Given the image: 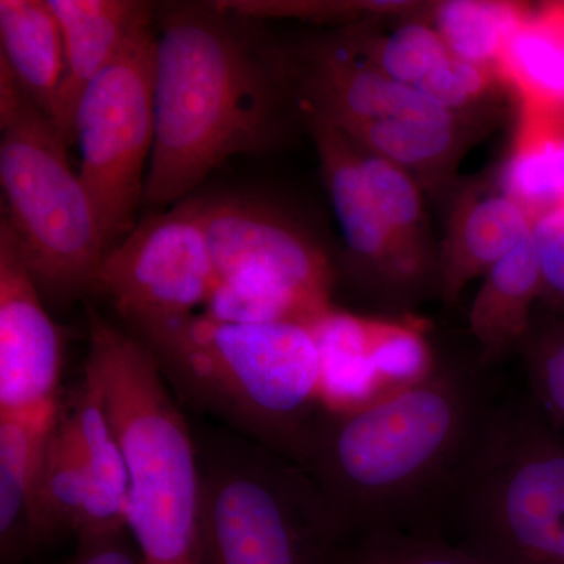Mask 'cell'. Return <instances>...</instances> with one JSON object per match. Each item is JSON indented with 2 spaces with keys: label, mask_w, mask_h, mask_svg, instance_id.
I'll list each match as a JSON object with an SVG mask.
<instances>
[{
  "label": "cell",
  "mask_w": 564,
  "mask_h": 564,
  "mask_svg": "<svg viewBox=\"0 0 564 564\" xmlns=\"http://www.w3.org/2000/svg\"><path fill=\"white\" fill-rule=\"evenodd\" d=\"M532 237L543 280L541 299L564 306V204L534 218Z\"/></svg>",
  "instance_id": "83f0119b"
},
{
  "label": "cell",
  "mask_w": 564,
  "mask_h": 564,
  "mask_svg": "<svg viewBox=\"0 0 564 564\" xmlns=\"http://www.w3.org/2000/svg\"><path fill=\"white\" fill-rule=\"evenodd\" d=\"M321 155L322 173L334 214L356 265V278L378 306L400 314L436 289L440 265L411 250L367 187L358 144L343 131L304 115Z\"/></svg>",
  "instance_id": "7c38bea8"
},
{
  "label": "cell",
  "mask_w": 564,
  "mask_h": 564,
  "mask_svg": "<svg viewBox=\"0 0 564 564\" xmlns=\"http://www.w3.org/2000/svg\"><path fill=\"white\" fill-rule=\"evenodd\" d=\"M68 147L0 61V184L22 258L52 302L93 291L107 248Z\"/></svg>",
  "instance_id": "52a82bcc"
},
{
  "label": "cell",
  "mask_w": 564,
  "mask_h": 564,
  "mask_svg": "<svg viewBox=\"0 0 564 564\" xmlns=\"http://www.w3.org/2000/svg\"><path fill=\"white\" fill-rule=\"evenodd\" d=\"M61 22L65 70L58 90L55 128L76 143L77 107L91 82L117 61L152 7L137 0H50Z\"/></svg>",
  "instance_id": "5bb4252c"
},
{
  "label": "cell",
  "mask_w": 564,
  "mask_h": 564,
  "mask_svg": "<svg viewBox=\"0 0 564 564\" xmlns=\"http://www.w3.org/2000/svg\"><path fill=\"white\" fill-rule=\"evenodd\" d=\"M436 536L486 564H564V444L511 383Z\"/></svg>",
  "instance_id": "5b68a950"
},
{
  "label": "cell",
  "mask_w": 564,
  "mask_h": 564,
  "mask_svg": "<svg viewBox=\"0 0 564 564\" xmlns=\"http://www.w3.org/2000/svg\"><path fill=\"white\" fill-rule=\"evenodd\" d=\"M288 73L303 115L406 172H437L459 143L455 113L391 79L345 36L307 47L299 62L288 63Z\"/></svg>",
  "instance_id": "9c48e42d"
},
{
  "label": "cell",
  "mask_w": 564,
  "mask_h": 564,
  "mask_svg": "<svg viewBox=\"0 0 564 564\" xmlns=\"http://www.w3.org/2000/svg\"><path fill=\"white\" fill-rule=\"evenodd\" d=\"M524 388L552 432L564 444V318H532L518 350Z\"/></svg>",
  "instance_id": "cb8c5ba5"
},
{
  "label": "cell",
  "mask_w": 564,
  "mask_h": 564,
  "mask_svg": "<svg viewBox=\"0 0 564 564\" xmlns=\"http://www.w3.org/2000/svg\"><path fill=\"white\" fill-rule=\"evenodd\" d=\"M563 6H564V2H563Z\"/></svg>",
  "instance_id": "f546056e"
},
{
  "label": "cell",
  "mask_w": 564,
  "mask_h": 564,
  "mask_svg": "<svg viewBox=\"0 0 564 564\" xmlns=\"http://www.w3.org/2000/svg\"><path fill=\"white\" fill-rule=\"evenodd\" d=\"M529 13L518 3L452 0L437 7L436 31L456 57L499 76L507 41Z\"/></svg>",
  "instance_id": "603a6c76"
},
{
  "label": "cell",
  "mask_w": 564,
  "mask_h": 564,
  "mask_svg": "<svg viewBox=\"0 0 564 564\" xmlns=\"http://www.w3.org/2000/svg\"><path fill=\"white\" fill-rule=\"evenodd\" d=\"M0 61L54 122L65 50L61 22L50 0H0Z\"/></svg>",
  "instance_id": "d6986e66"
},
{
  "label": "cell",
  "mask_w": 564,
  "mask_h": 564,
  "mask_svg": "<svg viewBox=\"0 0 564 564\" xmlns=\"http://www.w3.org/2000/svg\"><path fill=\"white\" fill-rule=\"evenodd\" d=\"M532 232L527 212L507 193L474 196L452 223L440 261V295L456 302L474 278L486 274Z\"/></svg>",
  "instance_id": "e0dca14e"
},
{
  "label": "cell",
  "mask_w": 564,
  "mask_h": 564,
  "mask_svg": "<svg viewBox=\"0 0 564 564\" xmlns=\"http://www.w3.org/2000/svg\"><path fill=\"white\" fill-rule=\"evenodd\" d=\"M345 39L362 51L391 79L413 90L452 52L436 29L417 22L397 29L384 40L370 41L358 33H348Z\"/></svg>",
  "instance_id": "4316f807"
},
{
  "label": "cell",
  "mask_w": 564,
  "mask_h": 564,
  "mask_svg": "<svg viewBox=\"0 0 564 564\" xmlns=\"http://www.w3.org/2000/svg\"><path fill=\"white\" fill-rule=\"evenodd\" d=\"M196 199L218 278L204 314L313 325L333 310L332 263L299 223L247 196Z\"/></svg>",
  "instance_id": "ba28073f"
},
{
  "label": "cell",
  "mask_w": 564,
  "mask_h": 564,
  "mask_svg": "<svg viewBox=\"0 0 564 564\" xmlns=\"http://www.w3.org/2000/svg\"><path fill=\"white\" fill-rule=\"evenodd\" d=\"M152 14L140 22L117 61L91 82L77 107L79 174L107 250L135 228L155 137Z\"/></svg>",
  "instance_id": "30bf717a"
},
{
  "label": "cell",
  "mask_w": 564,
  "mask_h": 564,
  "mask_svg": "<svg viewBox=\"0 0 564 564\" xmlns=\"http://www.w3.org/2000/svg\"><path fill=\"white\" fill-rule=\"evenodd\" d=\"M333 564H486L436 534L375 530L343 541Z\"/></svg>",
  "instance_id": "d4e9b609"
},
{
  "label": "cell",
  "mask_w": 564,
  "mask_h": 564,
  "mask_svg": "<svg viewBox=\"0 0 564 564\" xmlns=\"http://www.w3.org/2000/svg\"><path fill=\"white\" fill-rule=\"evenodd\" d=\"M198 199L155 212L104 254L95 285L131 328L195 314L217 288Z\"/></svg>",
  "instance_id": "8fae6325"
},
{
  "label": "cell",
  "mask_w": 564,
  "mask_h": 564,
  "mask_svg": "<svg viewBox=\"0 0 564 564\" xmlns=\"http://www.w3.org/2000/svg\"><path fill=\"white\" fill-rule=\"evenodd\" d=\"M499 367L429 351L391 395L332 411L303 466L343 541L375 530L437 534L441 516L511 383Z\"/></svg>",
  "instance_id": "6da1fadb"
},
{
  "label": "cell",
  "mask_w": 564,
  "mask_h": 564,
  "mask_svg": "<svg viewBox=\"0 0 564 564\" xmlns=\"http://www.w3.org/2000/svg\"><path fill=\"white\" fill-rule=\"evenodd\" d=\"M84 380L128 464V530L147 564H203L198 444L150 348L88 306Z\"/></svg>",
  "instance_id": "277c9868"
},
{
  "label": "cell",
  "mask_w": 564,
  "mask_h": 564,
  "mask_svg": "<svg viewBox=\"0 0 564 564\" xmlns=\"http://www.w3.org/2000/svg\"><path fill=\"white\" fill-rule=\"evenodd\" d=\"M252 32L220 2L162 9L147 206L184 202L223 162L272 144L288 63Z\"/></svg>",
  "instance_id": "7a4b0ae2"
},
{
  "label": "cell",
  "mask_w": 564,
  "mask_h": 564,
  "mask_svg": "<svg viewBox=\"0 0 564 564\" xmlns=\"http://www.w3.org/2000/svg\"><path fill=\"white\" fill-rule=\"evenodd\" d=\"M196 444L203 564H333L343 534L304 467L232 432Z\"/></svg>",
  "instance_id": "8992f818"
},
{
  "label": "cell",
  "mask_w": 564,
  "mask_h": 564,
  "mask_svg": "<svg viewBox=\"0 0 564 564\" xmlns=\"http://www.w3.org/2000/svg\"><path fill=\"white\" fill-rule=\"evenodd\" d=\"M180 402L303 466L332 413L313 326L232 323L204 313L131 328Z\"/></svg>",
  "instance_id": "3957f363"
},
{
  "label": "cell",
  "mask_w": 564,
  "mask_h": 564,
  "mask_svg": "<svg viewBox=\"0 0 564 564\" xmlns=\"http://www.w3.org/2000/svg\"><path fill=\"white\" fill-rule=\"evenodd\" d=\"M502 191L532 221L564 204V110L521 106Z\"/></svg>",
  "instance_id": "ffe728a7"
},
{
  "label": "cell",
  "mask_w": 564,
  "mask_h": 564,
  "mask_svg": "<svg viewBox=\"0 0 564 564\" xmlns=\"http://www.w3.org/2000/svg\"><path fill=\"white\" fill-rule=\"evenodd\" d=\"M69 564H147L129 530L77 540Z\"/></svg>",
  "instance_id": "f1b7e54d"
},
{
  "label": "cell",
  "mask_w": 564,
  "mask_h": 564,
  "mask_svg": "<svg viewBox=\"0 0 564 564\" xmlns=\"http://www.w3.org/2000/svg\"><path fill=\"white\" fill-rule=\"evenodd\" d=\"M57 413L0 415V556L20 564L39 549L33 500L44 448Z\"/></svg>",
  "instance_id": "ac0fdd59"
},
{
  "label": "cell",
  "mask_w": 564,
  "mask_h": 564,
  "mask_svg": "<svg viewBox=\"0 0 564 564\" xmlns=\"http://www.w3.org/2000/svg\"><path fill=\"white\" fill-rule=\"evenodd\" d=\"M522 107L564 110V6L527 14L507 41L499 69Z\"/></svg>",
  "instance_id": "44dd1931"
},
{
  "label": "cell",
  "mask_w": 564,
  "mask_h": 564,
  "mask_svg": "<svg viewBox=\"0 0 564 564\" xmlns=\"http://www.w3.org/2000/svg\"><path fill=\"white\" fill-rule=\"evenodd\" d=\"M91 484L90 503L77 540L128 529L129 473L121 445L101 399L87 381L69 402L61 403Z\"/></svg>",
  "instance_id": "2e32d148"
},
{
  "label": "cell",
  "mask_w": 564,
  "mask_h": 564,
  "mask_svg": "<svg viewBox=\"0 0 564 564\" xmlns=\"http://www.w3.org/2000/svg\"><path fill=\"white\" fill-rule=\"evenodd\" d=\"M543 293L532 232L485 274L469 311L470 334L481 359L499 367L524 340Z\"/></svg>",
  "instance_id": "9a60e30c"
},
{
  "label": "cell",
  "mask_w": 564,
  "mask_h": 564,
  "mask_svg": "<svg viewBox=\"0 0 564 564\" xmlns=\"http://www.w3.org/2000/svg\"><path fill=\"white\" fill-rule=\"evenodd\" d=\"M63 340L17 237L0 221V415L61 410Z\"/></svg>",
  "instance_id": "4fadbf2b"
},
{
  "label": "cell",
  "mask_w": 564,
  "mask_h": 564,
  "mask_svg": "<svg viewBox=\"0 0 564 564\" xmlns=\"http://www.w3.org/2000/svg\"><path fill=\"white\" fill-rule=\"evenodd\" d=\"M90 497L87 467L73 434L58 414L36 478L33 500L36 545L55 543L66 534L76 538L84 525Z\"/></svg>",
  "instance_id": "7402d4cb"
},
{
  "label": "cell",
  "mask_w": 564,
  "mask_h": 564,
  "mask_svg": "<svg viewBox=\"0 0 564 564\" xmlns=\"http://www.w3.org/2000/svg\"><path fill=\"white\" fill-rule=\"evenodd\" d=\"M358 158L367 187L400 239L417 254L434 261L425 245L421 193L410 172L361 144H358Z\"/></svg>",
  "instance_id": "484cf974"
}]
</instances>
